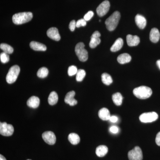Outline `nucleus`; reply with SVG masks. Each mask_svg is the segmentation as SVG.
Segmentation results:
<instances>
[{"instance_id": "nucleus-1", "label": "nucleus", "mask_w": 160, "mask_h": 160, "mask_svg": "<svg viewBox=\"0 0 160 160\" xmlns=\"http://www.w3.org/2000/svg\"><path fill=\"white\" fill-rule=\"evenodd\" d=\"M33 15L31 12H22L16 13L12 17L13 22L16 25H22L31 21Z\"/></svg>"}, {"instance_id": "nucleus-2", "label": "nucleus", "mask_w": 160, "mask_h": 160, "mask_svg": "<svg viewBox=\"0 0 160 160\" xmlns=\"http://www.w3.org/2000/svg\"><path fill=\"white\" fill-rule=\"evenodd\" d=\"M121 15L118 11H115L105 22L106 28L110 31H113L117 27Z\"/></svg>"}, {"instance_id": "nucleus-3", "label": "nucleus", "mask_w": 160, "mask_h": 160, "mask_svg": "<svg viewBox=\"0 0 160 160\" xmlns=\"http://www.w3.org/2000/svg\"><path fill=\"white\" fill-rule=\"evenodd\" d=\"M151 88L146 86H141L135 88L133 90V94L140 99H146L152 94Z\"/></svg>"}, {"instance_id": "nucleus-4", "label": "nucleus", "mask_w": 160, "mask_h": 160, "mask_svg": "<svg viewBox=\"0 0 160 160\" xmlns=\"http://www.w3.org/2000/svg\"><path fill=\"white\" fill-rule=\"evenodd\" d=\"M75 51L79 60L81 62H86L88 60V52L85 49V45L83 42H81L77 44Z\"/></svg>"}, {"instance_id": "nucleus-5", "label": "nucleus", "mask_w": 160, "mask_h": 160, "mask_svg": "<svg viewBox=\"0 0 160 160\" xmlns=\"http://www.w3.org/2000/svg\"><path fill=\"white\" fill-rule=\"evenodd\" d=\"M20 68L19 66L15 65L12 66L6 75V82L9 84H12L16 82L19 74Z\"/></svg>"}, {"instance_id": "nucleus-6", "label": "nucleus", "mask_w": 160, "mask_h": 160, "mask_svg": "<svg viewBox=\"0 0 160 160\" xmlns=\"http://www.w3.org/2000/svg\"><path fill=\"white\" fill-rule=\"evenodd\" d=\"M158 118V115L155 112H145L141 115L139 117L140 121L143 123H150L156 121Z\"/></svg>"}, {"instance_id": "nucleus-7", "label": "nucleus", "mask_w": 160, "mask_h": 160, "mask_svg": "<svg viewBox=\"0 0 160 160\" xmlns=\"http://www.w3.org/2000/svg\"><path fill=\"white\" fill-rule=\"evenodd\" d=\"M14 132V128L11 124L6 122L0 123V134L4 136H10Z\"/></svg>"}, {"instance_id": "nucleus-8", "label": "nucleus", "mask_w": 160, "mask_h": 160, "mask_svg": "<svg viewBox=\"0 0 160 160\" xmlns=\"http://www.w3.org/2000/svg\"><path fill=\"white\" fill-rule=\"evenodd\" d=\"M128 156L129 160H142V151L139 146H136L129 152Z\"/></svg>"}, {"instance_id": "nucleus-9", "label": "nucleus", "mask_w": 160, "mask_h": 160, "mask_svg": "<svg viewBox=\"0 0 160 160\" xmlns=\"http://www.w3.org/2000/svg\"><path fill=\"white\" fill-rule=\"evenodd\" d=\"M110 3L108 1H105L98 6L97 9V13L100 17L104 16L107 14L110 8Z\"/></svg>"}, {"instance_id": "nucleus-10", "label": "nucleus", "mask_w": 160, "mask_h": 160, "mask_svg": "<svg viewBox=\"0 0 160 160\" xmlns=\"http://www.w3.org/2000/svg\"><path fill=\"white\" fill-rule=\"evenodd\" d=\"M43 139L49 145H54L56 141V137L54 132L52 131H46L42 135Z\"/></svg>"}, {"instance_id": "nucleus-11", "label": "nucleus", "mask_w": 160, "mask_h": 160, "mask_svg": "<svg viewBox=\"0 0 160 160\" xmlns=\"http://www.w3.org/2000/svg\"><path fill=\"white\" fill-rule=\"evenodd\" d=\"M101 37V34L98 31H95L91 37L90 42L89 45L90 48L92 49H94L99 45L101 43V39L100 37Z\"/></svg>"}, {"instance_id": "nucleus-12", "label": "nucleus", "mask_w": 160, "mask_h": 160, "mask_svg": "<svg viewBox=\"0 0 160 160\" xmlns=\"http://www.w3.org/2000/svg\"><path fill=\"white\" fill-rule=\"evenodd\" d=\"M48 37L56 41H59L61 39V37L59 33L58 30L55 27L49 28L47 32Z\"/></svg>"}, {"instance_id": "nucleus-13", "label": "nucleus", "mask_w": 160, "mask_h": 160, "mask_svg": "<svg viewBox=\"0 0 160 160\" xmlns=\"http://www.w3.org/2000/svg\"><path fill=\"white\" fill-rule=\"evenodd\" d=\"M75 92L74 91L69 92L66 95L65 98V102L70 106H74L78 103L77 101L74 98Z\"/></svg>"}, {"instance_id": "nucleus-14", "label": "nucleus", "mask_w": 160, "mask_h": 160, "mask_svg": "<svg viewBox=\"0 0 160 160\" xmlns=\"http://www.w3.org/2000/svg\"><path fill=\"white\" fill-rule=\"evenodd\" d=\"M126 41L127 44L129 46H138L139 44L140 38L136 35H132L128 34L126 36Z\"/></svg>"}, {"instance_id": "nucleus-15", "label": "nucleus", "mask_w": 160, "mask_h": 160, "mask_svg": "<svg viewBox=\"0 0 160 160\" xmlns=\"http://www.w3.org/2000/svg\"><path fill=\"white\" fill-rule=\"evenodd\" d=\"M160 33L157 28H153L150 31L149 39L152 42L157 43L160 39Z\"/></svg>"}, {"instance_id": "nucleus-16", "label": "nucleus", "mask_w": 160, "mask_h": 160, "mask_svg": "<svg viewBox=\"0 0 160 160\" xmlns=\"http://www.w3.org/2000/svg\"><path fill=\"white\" fill-rule=\"evenodd\" d=\"M135 22L138 27L141 29H144L146 25V20L144 17L140 14H137L135 18Z\"/></svg>"}, {"instance_id": "nucleus-17", "label": "nucleus", "mask_w": 160, "mask_h": 160, "mask_svg": "<svg viewBox=\"0 0 160 160\" xmlns=\"http://www.w3.org/2000/svg\"><path fill=\"white\" fill-rule=\"evenodd\" d=\"M30 47L35 51H45L47 49L46 46L44 44L34 41H32L30 42Z\"/></svg>"}, {"instance_id": "nucleus-18", "label": "nucleus", "mask_w": 160, "mask_h": 160, "mask_svg": "<svg viewBox=\"0 0 160 160\" xmlns=\"http://www.w3.org/2000/svg\"><path fill=\"white\" fill-rule=\"evenodd\" d=\"M27 106L30 108L36 109L40 105V99L36 96H32L29 98L27 102Z\"/></svg>"}, {"instance_id": "nucleus-19", "label": "nucleus", "mask_w": 160, "mask_h": 160, "mask_svg": "<svg viewBox=\"0 0 160 160\" xmlns=\"http://www.w3.org/2000/svg\"><path fill=\"white\" fill-rule=\"evenodd\" d=\"M98 116L103 121H108L110 119L111 115L109 109L107 108H103L99 111Z\"/></svg>"}, {"instance_id": "nucleus-20", "label": "nucleus", "mask_w": 160, "mask_h": 160, "mask_svg": "<svg viewBox=\"0 0 160 160\" xmlns=\"http://www.w3.org/2000/svg\"><path fill=\"white\" fill-rule=\"evenodd\" d=\"M123 44H124V42H123L122 39V38H118L111 46L110 50L112 52H115L119 51L122 49Z\"/></svg>"}, {"instance_id": "nucleus-21", "label": "nucleus", "mask_w": 160, "mask_h": 160, "mask_svg": "<svg viewBox=\"0 0 160 160\" xmlns=\"http://www.w3.org/2000/svg\"><path fill=\"white\" fill-rule=\"evenodd\" d=\"M118 62L120 64H124L129 63L131 61V57L128 53H125L120 55L117 58Z\"/></svg>"}, {"instance_id": "nucleus-22", "label": "nucleus", "mask_w": 160, "mask_h": 160, "mask_svg": "<svg viewBox=\"0 0 160 160\" xmlns=\"http://www.w3.org/2000/svg\"><path fill=\"white\" fill-rule=\"evenodd\" d=\"M108 152V148L107 146L101 145L98 146L96 149V154L99 157H103L105 156Z\"/></svg>"}, {"instance_id": "nucleus-23", "label": "nucleus", "mask_w": 160, "mask_h": 160, "mask_svg": "<svg viewBox=\"0 0 160 160\" xmlns=\"http://www.w3.org/2000/svg\"><path fill=\"white\" fill-rule=\"evenodd\" d=\"M58 97L56 92L52 91L50 92L49 98H48V102L51 106H53L58 102Z\"/></svg>"}, {"instance_id": "nucleus-24", "label": "nucleus", "mask_w": 160, "mask_h": 160, "mask_svg": "<svg viewBox=\"0 0 160 160\" xmlns=\"http://www.w3.org/2000/svg\"><path fill=\"white\" fill-rule=\"evenodd\" d=\"M112 100L116 106H120L122 103L123 97L120 92H116L112 95Z\"/></svg>"}, {"instance_id": "nucleus-25", "label": "nucleus", "mask_w": 160, "mask_h": 160, "mask_svg": "<svg viewBox=\"0 0 160 160\" xmlns=\"http://www.w3.org/2000/svg\"><path fill=\"white\" fill-rule=\"evenodd\" d=\"M68 140L72 145H76L80 142V138L78 135L75 133H70L68 136Z\"/></svg>"}, {"instance_id": "nucleus-26", "label": "nucleus", "mask_w": 160, "mask_h": 160, "mask_svg": "<svg viewBox=\"0 0 160 160\" xmlns=\"http://www.w3.org/2000/svg\"><path fill=\"white\" fill-rule=\"evenodd\" d=\"M102 81L105 85L107 86H109L112 82L111 76L107 73H104L102 75Z\"/></svg>"}, {"instance_id": "nucleus-27", "label": "nucleus", "mask_w": 160, "mask_h": 160, "mask_svg": "<svg viewBox=\"0 0 160 160\" xmlns=\"http://www.w3.org/2000/svg\"><path fill=\"white\" fill-rule=\"evenodd\" d=\"M0 48L3 50V52L7 54H11L13 52V49L11 46L5 43H2L0 45Z\"/></svg>"}, {"instance_id": "nucleus-28", "label": "nucleus", "mask_w": 160, "mask_h": 160, "mask_svg": "<svg viewBox=\"0 0 160 160\" xmlns=\"http://www.w3.org/2000/svg\"><path fill=\"white\" fill-rule=\"evenodd\" d=\"M49 73L48 69L46 67H42L39 69L37 72V76L41 78H44L48 76Z\"/></svg>"}, {"instance_id": "nucleus-29", "label": "nucleus", "mask_w": 160, "mask_h": 160, "mask_svg": "<svg viewBox=\"0 0 160 160\" xmlns=\"http://www.w3.org/2000/svg\"><path fill=\"white\" fill-rule=\"evenodd\" d=\"M86 72L83 69H80L78 70L76 74V80L78 82H82L86 76Z\"/></svg>"}, {"instance_id": "nucleus-30", "label": "nucleus", "mask_w": 160, "mask_h": 160, "mask_svg": "<svg viewBox=\"0 0 160 160\" xmlns=\"http://www.w3.org/2000/svg\"><path fill=\"white\" fill-rule=\"evenodd\" d=\"M0 59L2 63L5 64L8 62L9 61V54L6 53V52H3L0 54Z\"/></svg>"}, {"instance_id": "nucleus-31", "label": "nucleus", "mask_w": 160, "mask_h": 160, "mask_svg": "<svg viewBox=\"0 0 160 160\" xmlns=\"http://www.w3.org/2000/svg\"><path fill=\"white\" fill-rule=\"evenodd\" d=\"M78 71V69L76 66H69L68 70V75L69 76H72L76 74Z\"/></svg>"}, {"instance_id": "nucleus-32", "label": "nucleus", "mask_w": 160, "mask_h": 160, "mask_svg": "<svg viewBox=\"0 0 160 160\" xmlns=\"http://www.w3.org/2000/svg\"><path fill=\"white\" fill-rule=\"evenodd\" d=\"M86 25V21L83 19L78 20L76 22V27L77 28H79L82 26H85Z\"/></svg>"}, {"instance_id": "nucleus-33", "label": "nucleus", "mask_w": 160, "mask_h": 160, "mask_svg": "<svg viewBox=\"0 0 160 160\" xmlns=\"http://www.w3.org/2000/svg\"><path fill=\"white\" fill-rule=\"evenodd\" d=\"M93 15H94V13H93V12L89 11L84 16V19L86 20V22L89 21L91 19L92 17L93 16Z\"/></svg>"}, {"instance_id": "nucleus-34", "label": "nucleus", "mask_w": 160, "mask_h": 160, "mask_svg": "<svg viewBox=\"0 0 160 160\" xmlns=\"http://www.w3.org/2000/svg\"><path fill=\"white\" fill-rule=\"evenodd\" d=\"M76 27V22H75V20H72V21L70 23H69V28L71 31H73Z\"/></svg>"}, {"instance_id": "nucleus-35", "label": "nucleus", "mask_w": 160, "mask_h": 160, "mask_svg": "<svg viewBox=\"0 0 160 160\" xmlns=\"http://www.w3.org/2000/svg\"><path fill=\"white\" fill-rule=\"evenodd\" d=\"M109 130L112 133H114V134H116V133H117L119 131V129L116 126H112L110 127V129H109Z\"/></svg>"}, {"instance_id": "nucleus-36", "label": "nucleus", "mask_w": 160, "mask_h": 160, "mask_svg": "<svg viewBox=\"0 0 160 160\" xmlns=\"http://www.w3.org/2000/svg\"><path fill=\"white\" fill-rule=\"evenodd\" d=\"M155 142L158 146H160V131L158 132L156 137Z\"/></svg>"}, {"instance_id": "nucleus-37", "label": "nucleus", "mask_w": 160, "mask_h": 160, "mask_svg": "<svg viewBox=\"0 0 160 160\" xmlns=\"http://www.w3.org/2000/svg\"><path fill=\"white\" fill-rule=\"evenodd\" d=\"M109 120L110 122H112L116 123L118 122V118L116 116H111Z\"/></svg>"}, {"instance_id": "nucleus-38", "label": "nucleus", "mask_w": 160, "mask_h": 160, "mask_svg": "<svg viewBox=\"0 0 160 160\" xmlns=\"http://www.w3.org/2000/svg\"><path fill=\"white\" fill-rule=\"evenodd\" d=\"M156 63L159 69H160V60H158Z\"/></svg>"}, {"instance_id": "nucleus-39", "label": "nucleus", "mask_w": 160, "mask_h": 160, "mask_svg": "<svg viewBox=\"0 0 160 160\" xmlns=\"http://www.w3.org/2000/svg\"><path fill=\"white\" fill-rule=\"evenodd\" d=\"M0 160H6V158L2 154L0 155Z\"/></svg>"}, {"instance_id": "nucleus-40", "label": "nucleus", "mask_w": 160, "mask_h": 160, "mask_svg": "<svg viewBox=\"0 0 160 160\" xmlns=\"http://www.w3.org/2000/svg\"><path fill=\"white\" fill-rule=\"evenodd\" d=\"M30 160V159H28V160Z\"/></svg>"}]
</instances>
